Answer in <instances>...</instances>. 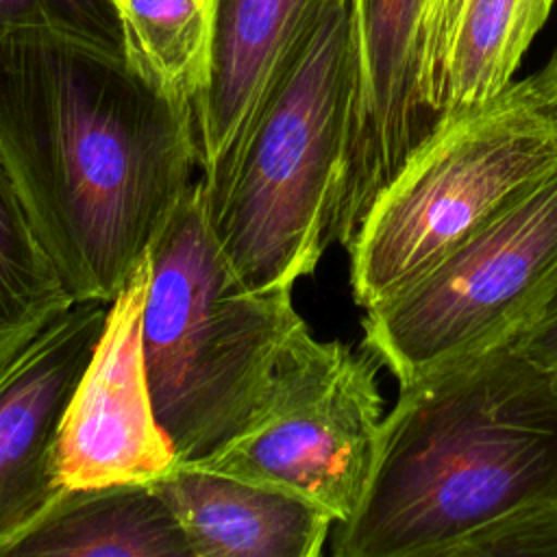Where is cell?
I'll return each instance as SVG.
<instances>
[{"instance_id":"6da1fadb","label":"cell","mask_w":557,"mask_h":557,"mask_svg":"<svg viewBox=\"0 0 557 557\" xmlns=\"http://www.w3.org/2000/svg\"><path fill=\"white\" fill-rule=\"evenodd\" d=\"M0 161L74 302H111L194 183V107L139 52L17 30L0 39Z\"/></svg>"},{"instance_id":"7a4b0ae2","label":"cell","mask_w":557,"mask_h":557,"mask_svg":"<svg viewBox=\"0 0 557 557\" xmlns=\"http://www.w3.org/2000/svg\"><path fill=\"white\" fill-rule=\"evenodd\" d=\"M557 500V374L513 342L400 385L335 557H442L481 524Z\"/></svg>"},{"instance_id":"3957f363","label":"cell","mask_w":557,"mask_h":557,"mask_svg":"<svg viewBox=\"0 0 557 557\" xmlns=\"http://www.w3.org/2000/svg\"><path fill=\"white\" fill-rule=\"evenodd\" d=\"M357 83V0H322L202 174L209 233L248 289H292L331 244Z\"/></svg>"},{"instance_id":"277c9868","label":"cell","mask_w":557,"mask_h":557,"mask_svg":"<svg viewBox=\"0 0 557 557\" xmlns=\"http://www.w3.org/2000/svg\"><path fill=\"white\" fill-rule=\"evenodd\" d=\"M141 320L148 389L178 466L248 431L305 324L292 289H248L220 255L194 181L152 244Z\"/></svg>"},{"instance_id":"5b68a950","label":"cell","mask_w":557,"mask_h":557,"mask_svg":"<svg viewBox=\"0 0 557 557\" xmlns=\"http://www.w3.org/2000/svg\"><path fill=\"white\" fill-rule=\"evenodd\" d=\"M557 168V104L537 72L446 122L370 207L348 252L370 307L505 211Z\"/></svg>"},{"instance_id":"8992f818","label":"cell","mask_w":557,"mask_h":557,"mask_svg":"<svg viewBox=\"0 0 557 557\" xmlns=\"http://www.w3.org/2000/svg\"><path fill=\"white\" fill-rule=\"evenodd\" d=\"M557 285V168L413 281L366 307L363 348L407 385L513 342Z\"/></svg>"},{"instance_id":"52a82bcc","label":"cell","mask_w":557,"mask_h":557,"mask_svg":"<svg viewBox=\"0 0 557 557\" xmlns=\"http://www.w3.org/2000/svg\"><path fill=\"white\" fill-rule=\"evenodd\" d=\"M376 359L363 348L294 333L272 394L239 437L196 466L300 496L335 522L350 518L370 479L383 422Z\"/></svg>"},{"instance_id":"ba28073f","label":"cell","mask_w":557,"mask_h":557,"mask_svg":"<svg viewBox=\"0 0 557 557\" xmlns=\"http://www.w3.org/2000/svg\"><path fill=\"white\" fill-rule=\"evenodd\" d=\"M146 257L109 302L104 329L59 431V474L67 490L152 483L178 466L157 422L144 366Z\"/></svg>"},{"instance_id":"9c48e42d","label":"cell","mask_w":557,"mask_h":557,"mask_svg":"<svg viewBox=\"0 0 557 557\" xmlns=\"http://www.w3.org/2000/svg\"><path fill=\"white\" fill-rule=\"evenodd\" d=\"M426 0H357L359 83L329 239L350 248L374 200L442 128L424 94Z\"/></svg>"},{"instance_id":"30bf717a","label":"cell","mask_w":557,"mask_h":557,"mask_svg":"<svg viewBox=\"0 0 557 557\" xmlns=\"http://www.w3.org/2000/svg\"><path fill=\"white\" fill-rule=\"evenodd\" d=\"M109 302L78 300L0 366V557L70 492L59 431L104 329Z\"/></svg>"},{"instance_id":"8fae6325","label":"cell","mask_w":557,"mask_h":557,"mask_svg":"<svg viewBox=\"0 0 557 557\" xmlns=\"http://www.w3.org/2000/svg\"><path fill=\"white\" fill-rule=\"evenodd\" d=\"M194 557H318L335 518L289 492L196 466L150 483Z\"/></svg>"},{"instance_id":"7c38bea8","label":"cell","mask_w":557,"mask_h":557,"mask_svg":"<svg viewBox=\"0 0 557 557\" xmlns=\"http://www.w3.org/2000/svg\"><path fill=\"white\" fill-rule=\"evenodd\" d=\"M555 0H426L422 76L444 126L496 98L550 15Z\"/></svg>"},{"instance_id":"4fadbf2b","label":"cell","mask_w":557,"mask_h":557,"mask_svg":"<svg viewBox=\"0 0 557 557\" xmlns=\"http://www.w3.org/2000/svg\"><path fill=\"white\" fill-rule=\"evenodd\" d=\"M320 2L209 0L202 78L191 100L202 174L233 146L274 65Z\"/></svg>"},{"instance_id":"5bb4252c","label":"cell","mask_w":557,"mask_h":557,"mask_svg":"<svg viewBox=\"0 0 557 557\" xmlns=\"http://www.w3.org/2000/svg\"><path fill=\"white\" fill-rule=\"evenodd\" d=\"M194 557L187 535L150 483L70 490L7 557Z\"/></svg>"},{"instance_id":"9a60e30c","label":"cell","mask_w":557,"mask_h":557,"mask_svg":"<svg viewBox=\"0 0 557 557\" xmlns=\"http://www.w3.org/2000/svg\"><path fill=\"white\" fill-rule=\"evenodd\" d=\"M72 305L0 161V366Z\"/></svg>"},{"instance_id":"2e32d148","label":"cell","mask_w":557,"mask_h":557,"mask_svg":"<svg viewBox=\"0 0 557 557\" xmlns=\"http://www.w3.org/2000/svg\"><path fill=\"white\" fill-rule=\"evenodd\" d=\"M117 7L139 57L194 100L205 65L209 0H117Z\"/></svg>"},{"instance_id":"e0dca14e","label":"cell","mask_w":557,"mask_h":557,"mask_svg":"<svg viewBox=\"0 0 557 557\" xmlns=\"http://www.w3.org/2000/svg\"><path fill=\"white\" fill-rule=\"evenodd\" d=\"M26 28L65 33L115 54L137 52L117 0H0V39Z\"/></svg>"},{"instance_id":"ac0fdd59","label":"cell","mask_w":557,"mask_h":557,"mask_svg":"<svg viewBox=\"0 0 557 557\" xmlns=\"http://www.w3.org/2000/svg\"><path fill=\"white\" fill-rule=\"evenodd\" d=\"M557 557V500L516 507L466 533L442 557Z\"/></svg>"},{"instance_id":"d6986e66","label":"cell","mask_w":557,"mask_h":557,"mask_svg":"<svg viewBox=\"0 0 557 557\" xmlns=\"http://www.w3.org/2000/svg\"><path fill=\"white\" fill-rule=\"evenodd\" d=\"M513 346L533 363L557 374V285Z\"/></svg>"},{"instance_id":"ffe728a7","label":"cell","mask_w":557,"mask_h":557,"mask_svg":"<svg viewBox=\"0 0 557 557\" xmlns=\"http://www.w3.org/2000/svg\"><path fill=\"white\" fill-rule=\"evenodd\" d=\"M537 76H540L546 94L550 96V100L557 104V48H555L550 61L546 63V67L537 72Z\"/></svg>"}]
</instances>
